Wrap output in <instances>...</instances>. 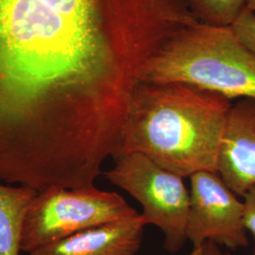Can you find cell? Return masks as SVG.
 <instances>
[{
  "label": "cell",
  "instance_id": "cell-10",
  "mask_svg": "<svg viewBox=\"0 0 255 255\" xmlns=\"http://www.w3.org/2000/svg\"><path fill=\"white\" fill-rule=\"evenodd\" d=\"M201 23L231 27L246 9L247 0H185Z\"/></svg>",
  "mask_w": 255,
  "mask_h": 255
},
{
  "label": "cell",
  "instance_id": "cell-11",
  "mask_svg": "<svg viewBox=\"0 0 255 255\" xmlns=\"http://www.w3.org/2000/svg\"><path fill=\"white\" fill-rule=\"evenodd\" d=\"M231 27L238 39L255 53V12L246 8Z\"/></svg>",
  "mask_w": 255,
  "mask_h": 255
},
{
  "label": "cell",
  "instance_id": "cell-9",
  "mask_svg": "<svg viewBox=\"0 0 255 255\" xmlns=\"http://www.w3.org/2000/svg\"><path fill=\"white\" fill-rule=\"evenodd\" d=\"M36 189L0 183V255H20L21 236L29 203Z\"/></svg>",
  "mask_w": 255,
  "mask_h": 255
},
{
  "label": "cell",
  "instance_id": "cell-2",
  "mask_svg": "<svg viewBox=\"0 0 255 255\" xmlns=\"http://www.w3.org/2000/svg\"><path fill=\"white\" fill-rule=\"evenodd\" d=\"M232 105L191 85L140 82L128 103L118 156L141 153L182 178L217 171Z\"/></svg>",
  "mask_w": 255,
  "mask_h": 255
},
{
  "label": "cell",
  "instance_id": "cell-14",
  "mask_svg": "<svg viewBox=\"0 0 255 255\" xmlns=\"http://www.w3.org/2000/svg\"><path fill=\"white\" fill-rule=\"evenodd\" d=\"M246 8L255 12V0H247Z\"/></svg>",
  "mask_w": 255,
  "mask_h": 255
},
{
  "label": "cell",
  "instance_id": "cell-1",
  "mask_svg": "<svg viewBox=\"0 0 255 255\" xmlns=\"http://www.w3.org/2000/svg\"><path fill=\"white\" fill-rule=\"evenodd\" d=\"M197 22L185 0H0V180L94 185L146 64Z\"/></svg>",
  "mask_w": 255,
  "mask_h": 255
},
{
  "label": "cell",
  "instance_id": "cell-15",
  "mask_svg": "<svg viewBox=\"0 0 255 255\" xmlns=\"http://www.w3.org/2000/svg\"><path fill=\"white\" fill-rule=\"evenodd\" d=\"M252 255H255V238H254V250H253Z\"/></svg>",
  "mask_w": 255,
  "mask_h": 255
},
{
  "label": "cell",
  "instance_id": "cell-5",
  "mask_svg": "<svg viewBox=\"0 0 255 255\" xmlns=\"http://www.w3.org/2000/svg\"><path fill=\"white\" fill-rule=\"evenodd\" d=\"M102 175L141 205L146 226L153 225L163 233L165 251L175 254L184 246L190 196L182 176L137 152L119 155Z\"/></svg>",
  "mask_w": 255,
  "mask_h": 255
},
{
  "label": "cell",
  "instance_id": "cell-13",
  "mask_svg": "<svg viewBox=\"0 0 255 255\" xmlns=\"http://www.w3.org/2000/svg\"><path fill=\"white\" fill-rule=\"evenodd\" d=\"M232 255L224 253L220 250V247L211 241H206L201 246L195 247L189 255Z\"/></svg>",
  "mask_w": 255,
  "mask_h": 255
},
{
  "label": "cell",
  "instance_id": "cell-3",
  "mask_svg": "<svg viewBox=\"0 0 255 255\" xmlns=\"http://www.w3.org/2000/svg\"><path fill=\"white\" fill-rule=\"evenodd\" d=\"M141 82L183 83L229 101H255V53L232 27L197 22L148 61Z\"/></svg>",
  "mask_w": 255,
  "mask_h": 255
},
{
  "label": "cell",
  "instance_id": "cell-12",
  "mask_svg": "<svg viewBox=\"0 0 255 255\" xmlns=\"http://www.w3.org/2000/svg\"><path fill=\"white\" fill-rule=\"evenodd\" d=\"M244 202V223L248 233L255 238V187L247 192L243 197Z\"/></svg>",
  "mask_w": 255,
  "mask_h": 255
},
{
  "label": "cell",
  "instance_id": "cell-7",
  "mask_svg": "<svg viewBox=\"0 0 255 255\" xmlns=\"http://www.w3.org/2000/svg\"><path fill=\"white\" fill-rule=\"evenodd\" d=\"M218 173L238 197L255 187V101L232 105L218 159Z\"/></svg>",
  "mask_w": 255,
  "mask_h": 255
},
{
  "label": "cell",
  "instance_id": "cell-4",
  "mask_svg": "<svg viewBox=\"0 0 255 255\" xmlns=\"http://www.w3.org/2000/svg\"><path fill=\"white\" fill-rule=\"evenodd\" d=\"M138 215L119 194L95 185L49 187L38 191L28 205L22 229L21 252L30 254L84 230Z\"/></svg>",
  "mask_w": 255,
  "mask_h": 255
},
{
  "label": "cell",
  "instance_id": "cell-6",
  "mask_svg": "<svg viewBox=\"0 0 255 255\" xmlns=\"http://www.w3.org/2000/svg\"><path fill=\"white\" fill-rule=\"evenodd\" d=\"M189 178L187 239L193 247L206 241L230 250L249 246L243 201L217 171H200Z\"/></svg>",
  "mask_w": 255,
  "mask_h": 255
},
{
  "label": "cell",
  "instance_id": "cell-8",
  "mask_svg": "<svg viewBox=\"0 0 255 255\" xmlns=\"http://www.w3.org/2000/svg\"><path fill=\"white\" fill-rule=\"evenodd\" d=\"M140 214L97 226L41 247L28 255H136L144 237Z\"/></svg>",
  "mask_w": 255,
  "mask_h": 255
}]
</instances>
